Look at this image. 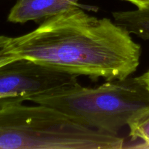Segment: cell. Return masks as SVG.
<instances>
[{"mask_svg":"<svg viewBox=\"0 0 149 149\" xmlns=\"http://www.w3.org/2000/svg\"><path fill=\"white\" fill-rule=\"evenodd\" d=\"M17 59L61 71L107 81L130 77L141 47L122 26L74 7L47 18L35 30L12 38Z\"/></svg>","mask_w":149,"mask_h":149,"instance_id":"1","label":"cell"},{"mask_svg":"<svg viewBox=\"0 0 149 149\" xmlns=\"http://www.w3.org/2000/svg\"><path fill=\"white\" fill-rule=\"evenodd\" d=\"M123 138L45 105L0 103V149H121Z\"/></svg>","mask_w":149,"mask_h":149,"instance_id":"2","label":"cell"},{"mask_svg":"<svg viewBox=\"0 0 149 149\" xmlns=\"http://www.w3.org/2000/svg\"><path fill=\"white\" fill-rule=\"evenodd\" d=\"M29 100L58 109L93 129L118 134L131 119L149 109V89L142 76L128 77L96 87H83L77 81Z\"/></svg>","mask_w":149,"mask_h":149,"instance_id":"3","label":"cell"},{"mask_svg":"<svg viewBox=\"0 0 149 149\" xmlns=\"http://www.w3.org/2000/svg\"><path fill=\"white\" fill-rule=\"evenodd\" d=\"M78 76L27 59L0 66V103L27 101L32 96L77 82Z\"/></svg>","mask_w":149,"mask_h":149,"instance_id":"4","label":"cell"},{"mask_svg":"<svg viewBox=\"0 0 149 149\" xmlns=\"http://www.w3.org/2000/svg\"><path fill=\"white\" fill-rule=\"evenodd\" d=\"M79 0H17L7 17L8 21L24 23L52 17L61 12L81 7Z\"/></svg>","mask_w":149,"mask_h":149,"instance_id":"5","label":"cell"},{"mask_svg":"<svg viewBox=\"0 0 149 149\" xmlns=\"http://www.w3.org/2000/svg\"><path fill=\"white\" fill-rule=\"evenodd\" d=\"M113 21L138 37L149 40V7L113 13Z\"/></svg>","mask_w":149,"mask_h":149,"instance_id":"6","label":"cell"},{"mask_svg":"<svg viewBox=\"0 0 149 149\" xmlns=\"http://www.w3.org/2000/svg\"><path fill=\"white\" fill-rule=\"evenodd\" d=\"M127 126L132 141H141V148H149V109L131 119Z\"/></svg>","mask_w":149,"mask_h":149,"instance_id":"7","label":"cell"},{"mask_svg":"<svg viewBox=\"0 0 149 149\" xmlns=\"http://www.w3.org/2000/svg\"><path fill=\"white\" fill-rule=\"evenodd\" d=\"M12 38L0 36V66L17 60L12 49Z\"/></svg>","mask_w":149,"mask_h":149,"instance_id":"8","label":"cell"},{"mask_svg":"<svg viewBox=\"0 0 149 149\" xmlns=\"http://www.w3.org/2000/svg\"><path fill=\"white\" fill-rule=\"evenodd\" d=\"M132 3L138 8H145L149 7V0H125Z\"/></svg>","mask_w":149,"mask_h":149,"instance_id":"9","label":"cell"},{"mask_svg":"<svg viewBox=\"0 0 149 149\" xmlns=\"http://www.w3.org/2000/svg\"><path fill=\"white\" fill-rule=\"evenodd\" d=\"M142 77L144 81L146 82V84L147 87H148V88L149 89V70L147 72H146L145 74H143Z\"/></svg>","mask_w":149,"mask_h":149,"instance_id":"10","label":"cell"},{"mask_svg":"<svg viewBox=\"0 0 149 149\" xmlns=\"http://www.w3.org/2000/svg\"><path fill=\"white\" fill-rule=\"evenodd\" d=\"M4 98H5V97H4L2 94H0V100H1V99H4Z\"/></svg>","mask_w":149,"mask_h":149,"instance_id":"11","label":"cell"}]
</instances>
